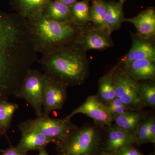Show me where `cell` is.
Returning a JSON list of instances; mask_svg holds the SVG:
<instances>
[{
	"instance_id": "obj_34",
	"label": "cell",
	"mask_w": 155,
	"mask_h": 155,
	"mask_svg": "<svg viewBox=\"0 0 155 155\" xmlns=\"http://www.w3.org/2000/svg\"><path fill=\"white\" fill-rule=\"evenodd\" d=\"M3 150H0V153H2V152Z\"/></svg>"
},
{
	"instance_id": "obj_22",
	"label": "cell",
	"mask_w": 155,
	"mask_h": 155,
	"mask_svg": "<svg viewBox=\"0 0 155 155\" xmlns=\"http://www.w3.org/2000/svg\"><path fill=\"white\" fill-rule=\"evenodd\" d=\"M43 15L59 21L70 20V8L58 0H51L46 7Z\"/></svg>"
},
{
	"instance_id": "obj_2",
	"label": "cell",
	"mask_w": 155,
	"mask_h": 155,
	"mask_svg": "<svg viewBox=\"0 0 155 155\" xmlns=\"http://www.w3.org/2000/svg\"><path fill=\"white\" fill-rule=\"evenodd\" d=\"M39 64L44 73L68 87L81 85L88 76L89 61L79 45L65 46L42 55Z\"/></svg>"
},
{
	"instance_id": "obj_25",
	"label": "cell",
	"mask_w": 155,
	"mask_h": 155,
	"mask_svg": "<svg viewBox=\"0 0 155 155\" xmlns=\"http://www.w3.org/2000/svg\"><path fill=\"white\" fill-rule=\"evenodd\" d=\"M148 118H146L139 125L134 134L135 144L140 146L144 143H149L148 135Z\"/></svg>"
},
{
	"instance_id": "obj_3",
	"label": "cell",
	"mask_w": 155,
	"mask_h": 155,
	"mask_svg": "<svg viewBox=\"0 0 155 155\" xmlns=\"http://www.w3.org/2000/svg\"><path fill=\"white\" fill-rule=\"evenodd\" d=\"M26 20L35 49L42 55L65 46L80 44L85 26L71 21H57L43 14Z\"/></svg>"
},
{
	"instance_id": "obj_30",
	"label": "cell",
	"mask_w": 155,
	"mask_h": 155,
	"mask_svg": "<svg viewBox=\"0 0 155 155\" xmlns=\"http://www.w3.org/2000/svg\"><path fill=\"white\" fill-rule=\"evenodd\" d=\"M58 1L61 2L63 3L64 5H66L68 7H71L73 5L75 4L76 2L78 1V0H58Z\"/></svg>"
},
{
	"instance_id": "obj_17",
	"label": "cell",
	"mask_w": 155,
	"mask_h": 155,
	"mask_svg": "<svg viewBox=\"0 0 155 155\" xmlns=\"http://www.w3.org/2000/svg\"><path fill=\"white\" fill-rule=\"evenodd\" d=\"M125 18L123 10V5L119 2H107V10L103 29L110 35L115 31L121 28Z\"/></svg>"
},
{
	"instance_id": "obj_16",
	"label": "cell",
	"mask_w": 155,
	"mask_h": 155,
	"mask_svg": "<svg viewBox=\"0 0 155 155\" xmlns=\"http://www.w3.org/2000/svg\"><path fill=\"white\" fill-rule=\"evenodd\" d=\"M122 65L130 76L138 82L154 79L155 61L140 59L132 61L125 66Z\"/></svg>"
},
{
	"instance_id": "obj_8",
	"label": "cell",
	"mask_w": 155,
	"mask_h": 155,
	"mask_svg": "<svg viewBox=\"0 0 155 155\" xmlns=\"http://www.w3.org/2000/svg\"><path fill=\"white\" fill-rule=\"evenodd\" d=\"M45 75V87L42 116H49L53 111L63 108L67 100L68 87L61 81Z\"/></svg>"
},
{
	"instance_id": "obj_9",
	"label": "cell",
	"mask_w": 155,
	"mask_h": 155,
	"mask_svg": "<svg viewBox=\"0 0 155 155\" xmlns=\"http://www.w3.org/2000/svg\"><path fill=\"white\" fill-rule=\"evenodd\" d=\"M78 114L86 115L94 120L96 125L101 127L110 126L114 122L113 116L107 107L97 95L88 97L82 104L74 109L65 118L70 119Z\"/></svg>"
},
{
	"instance_id": "obj_1",
	"label": "cell",
	"mask_w": 155,
	"mask_h": 155,
	"mask_svg": "<svg viewBox=\"0 0 155 155\" xmlns=\"http://www.w3.org/2000/svg\"><path fill=\"white\" fill-rule=\"evenodd\" d=\"M38 54L26 19L0 11V101L15 96Z\"/></svg>"
},
{
	"instance_id": "obj_20",
	"label": "cell",
	"mask_w": 155,
	"mask_h": 155,
	"mask_svg": "<svg viewBox=\"0 0 155 155\" xmlns=\"http://www.w3.org/2000/svg\"><path fill=\"white\" fill-rule=\"evenodd\" d=\"M19 109L16 103L8 100L0 101V136L5 135L11 127L15 113Z\"/></svg>"
},
{
	"instance_id": "obj_23",
	"label": "cell",
	"mask_w": 155,
	"mask_h": 155,
	"mask_svg": "<svg viewBox=\"0 0 155 155\" xmlns=\"http://www.w3.org/2000/svg\"><path fill=\"white\" fill-rule=\"evenodd\" d=\"M106 10L107 2L104 0H92L89 18L90 22H92L94 27L103 29Z\"/></svg>"
},
{
	"instance_id": "obj_29",
	"label": "cell",
	"mask_w": 155,
	"mask_h": 155,
	"mask_svg": "<svg viewBox=\"0 0 155 155\" xmlns=\"http://www.w3.org/2000/svg\"><path fill=\"white\" fill-rule=\"evenodd\" d=\"M1 155H27V153L19 150L16 147L10 143V146L5 150H3Z\"/></svg>"
},
{
	"instance_id": "obj_33",
	"label": "cell",
	"mask_w": 155,
	"mask_h": 155,
	"mask_svg": "<svg viewBox=\"0 0 155 155\" xmlns=\"http://www.w3.org/2000/svg\"><path fill=\"white\" fill-rule=\"evenodd\" d=\"M126 1H127V0H119V2L121 5H123V4H124V3H125Z\"/></svg>"
},
{
	"instance_id": "obj_12",
	"label": "cell",
	"mask_w": 155,
	"mask_h": 155,
	"mask_svg": "<svg viewBox=\"0 0 155 155\" xmlns=\"http://www.w3.org/2000/svg\"><path fill=\"white\" fill-rule=\"evenodd\" d=\"M131 36L132 45L129 51L121 59L120 64L125 66L132 61L144 59L155 61L154 39L142 38L132 33Z\"/></svg>"
},
{
	"instance_id": "obj_7",
	"label": "cell",
	"mask_w": 155,
	"mask_h": 155,
	"mask_svg": "<svg viewBox=\"0 0 155 155\" xmlns=\"http://www.w3.org/2000/svg\"><path fill=\"white\" fill-rule=\"evenodd\" d=\"M114 80L116 97L133 110L140 111L143 106L139 97L140 82L130 76L120 62L114 73Z\"/></svg>"
},
{
	"instance_id": "obj_31",
	"label": "cell",
	"mask_w": 155,
	"mask_h": 155,
	"mask_svg": "<svg viewBox=\"0 0 155 155\" xmlns=\"http://www.w3.org/2000/svg\"><path fill=\"white\" fill-rule=\"evenodd\" d=\"M38 151L39 153L38 155H49L47 151L46 148L42 149Z\"/></svg>"
},
{
	"instance_id": "obj_14",
	"label": "cell",
	"mask_w": 155,
	"mask_h": 155,
	"mask_svg": "<svg viewBox=\"0 0 155 155\" xmlns=\"http://www.w3.org/2000/svg\"><path fill=\"white\" fill-rule=\"evenodd\" d=\"M107 140L103 150L115 153L121 148L135 144L133 134L123 130L116 125L108 126Z\"/></svg>"
},
{
	"instance_id": "obj_26",
	"label": "cell",
	"mask_w": 155,
	"mask_h": 155,
	"mask_svg": "<svg viewBox=\"0 0 155 155\" xmlns=\"http://www.w3.org/2000/svg\"><path fill=\"white\" fill-rule=\"evenodd\" d=\"M107 106L113 117L120 115L127 111L133 110L131 108L126 105L116 97Z\"/></svg>"
},
{
	"instance_id": "obj_11",
	"label": "cell",
	"mask_w": 155,
	"mask_h": 155,
	"mask_svg": "<svg viewBox=\"0 0 155 155\" xmlns=\"http://www.w3.org/2000/svg\"><path fill=\"white\" fill-rule=\"evenodd\" d=\"M79 45L84 51L89 50H105L114 46L110 35L104 30L97 28L92 25L84 26V31Z\"/></svg>"
},
{
	"instance_id": "obj_18",
	"label": "cell",
	"mask_w": 155,
	"mask_h": 155,
	"mask_svg": "<svg viewBox=\"0 0 155 155\" xmlns=\"http://www.w3.org/2000/svg\"><path fill=\"white\" fill-rule=\"evenodd\" d=\"M118 64L114 66L98 81V90L97 97L106 105L116 97L114 75Z\"/></svg>"
},
{
	"instance_id": "obj_28",
	"label": "cell",
	"mask_w": 155,
	"mask_h": 155,
	"mask_svg": "<svg viewBox=\"0 0 155 155\" xmlns=\"http://www.w3.org/2000/svg\"><path fill=\"white\" fill-rule=\"evenodd\" d=\"M148 135L149 143H155V119L154 116H150L148 118Z\"/></svg>"
},
{
	"instance_id": "obj_15",
	"label": "cell",
	"mask_w": 155,
	"mask_h": 155,
	"mask_svg": "<svg viewBox=\"0 0 155 155\" xmlns=\"http://www.w3.org/2000/svg\"><path fill=\"white\" fill-rule=\"evenodd\" d=\"M51 0H12L11 5L15 13L28 19L41 15Z\"/></svg>"
},
{
	"instance_id": "obj_19",
	"label": "cell",
	"mask_w": 155,
	"mask_h": 155,
	"mask_svg": "<svg viewBox=\"0 0 155 155\" xmlns=\"http://www.w3.org/2000/svg\"><path fill=\"white\" fill-rule=\"evenodd\" d=\"M140 111L130 110L113 116L115 125L134 135L140 123L146 119Z\"/></svg>"
},
{
	"instance_id": "obj_6",
	"label": "cell",
	"mask_w": 155,
	"mask_h": 155,
	"mask_svg": "<svg viewBox=\"0 0 155 155\" xmlns=\"http://www.w3.org/2000/svg\"><path fill=\"white\" fill-rule=\"evenodd\" d=\"M23 122L53 140L55 144L64 140L78 128L70 119L66 118L56 119L43 116Z\"/></svg>"
},
{
	"instance_id": "obj_5",
	"label": "cell",
	"mask_w": 155,
	"mask_h": 155,
	"mask_svg": "<svg viewBox=\"0 0 155 155\" xmlns=\"http://www.w3.org/2000/svg\"><path fill=\"white\" fill-rule=\"evenodd\" d=\"M45 75L36 69L29 70L15 97L25 100L35 111L37 117L42 116Z\"/></svg>"
},
{
	"instance_id": "obj_21",
	"label": "cell",
	"mask_w": 155,
	"mask_h": 155,
	"mask_svg": "<svg viewBox=\"0 0 155 155\" xmlns=\"http://www.w3.org/2000/svg\"><path fill=\"white\" fill-rule=\"evenodd\" d=\"M91 0L77 1L70 7V20L75 25L84 26L90 22V2Z\"/></svg>"
},
{
	"instance_id": "obj_4",
	"label": "cell",
	"mask_w": 155,
	"mask_h": 155,
	"mask_svg": "<svg viewBox=\"0 0 155 155\" xmlns=\"http://www.w3.org/2000/svg\"><path fill=\"white\" fill-rule=\"evenodd\" d=\"M56 145L58 155H99L104 147L101 132L91 124L78 127Z\"/></svg>"
},
{
	"instance_id": "obj_27",
	"label": "cell",
	"mask_w": 155,
	"mask_h": 155,
	"mask_svg": "<svg viewBox=\"0 0 155 155\" xmlns=\"http://www.w3.org/2000/svg\"><path fill=\"white\" fill-rule=\"evenodd\" d=\"M114 154L115 155H144L133 145H128L121 148Z\"/></svg>"
},
{
	"instance_id": "obj_32",
	"label": "cell",
	"mask_w": 155,
	"mask_h": 155,
	"mask_svg": "<svg viewBox=\"0 0 155 155\" xmlns=\"http://www.w3.org/2000/svg\"><path fill=\"white\" fill-rule=\"evenodd\" d=\"M99 155H115L114 153H109L106 152L104 150L102 151L101 153H100V154Z\"/></svg>"
},
{
	"instance_id": "obj_24",
	"label": "cell",
	"mask_w": 155,
	"mask_h": 155,
	"mask_svg": "<svg viewBox=\"0 0 155 155\" xmlns=\"http://www.w3.org/2000/svg\"><path fill=\"white\" fill-rule=\"evenodd\" d=\"M139 97L143 107L155 108V83L153 80L140 83Z\"/></svg>"
},
{
	"instance_id": "obj_10",
	"label": "cell",
	"mask_w": 155,
	"mask_h": 155,
	"mask_svg": "<svg viewBox=\"0 0 155 155\" xmlns=\"http://www.w3.org/2000/svg\"><path fill=\"white\" fill-rule=\"evenodd\" d=\"M18 128L21 132V137L19 143L16 147L23 152L27 153L32 150L39 151L46 148L51 143H54L53 140L23 122L19 124Z\"/></svg>"
},
{
	"instance_id": "obj_13",
	"label": "cell",
	"mask_w": 155,
	"mask_h": 155,
	"mask_svg": "<svg viewBox=\"0 0 155 155\" xmlns=\"http://www.w3.org/2000/svg\"><path fill=\"white\" fill-rule=\"evenodd\" d=\"M125 22H130L135 26L137 35L147 39H154L155 11L150 7L132 18H125Z\"/></svg>"
}]
</instances>
